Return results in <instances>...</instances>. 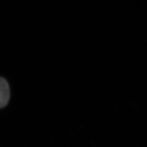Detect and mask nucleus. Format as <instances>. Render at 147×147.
<instances>
[{"instance_id":"f257e3e1","label":"nucleus","mask_w":147,"mask_h":147,"mask_svg":"<svg viewBox=\"0 0 147 147\" xmlns=\"http://www.w3.org/2000/svg\"><path fill=\"white\" fill-rule=\"evenodd\" d=\"M9 86L6 80L0 77V109L8 104L10 96Z\"/></svg>"}]
</instances>
